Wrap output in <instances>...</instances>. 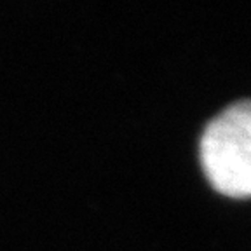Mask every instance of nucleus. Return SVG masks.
I'll list each match as a JSON object with an SVG mask.
<instances>
[{"instance_id": "obj_1", "label": "nucleus", "mask_w": 251, "mask_h": 251, "mask_svg": "<svg viewBox=\"0 0 251 251\" xmlns=\"http://www.w3.org/2000/svg\"><path fill=\"white\" fill-rule=\"evenodd\" d=\"M199 157L215 190L251 197V100L232 103L209 121L201 136Z\"/></svg>"}]
</instances>
